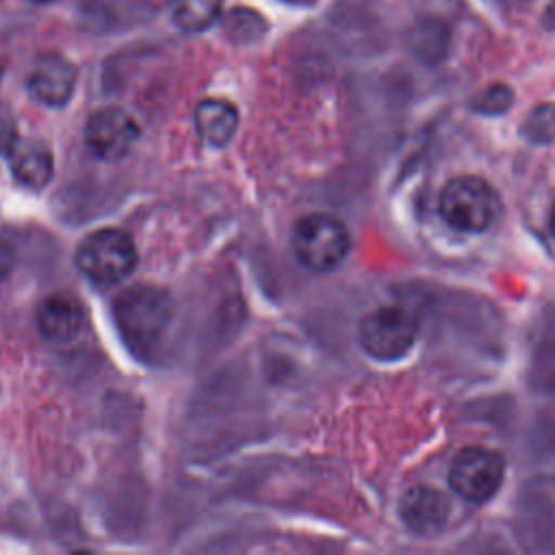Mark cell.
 Returning <instances> with one entry per match:
<instances>
[{
    "instance_id": "17",
    "label": "cell",
    "mask_w": 555,
    "mask_h": 555,
    "mask_svg": "<svg viewBox=\"0 0 555 555\" xmlns=\"http://www.w3.org/2000/svg\"><path fill=\"white\" fill-rule=\"evenodd\" d=\"M33 2H39V4H46V2H54V0H33Z\"/></svg>"
},
{
    "instance_id": "2",
    "label": "cell",
    "mask_w": 555,
    "mask_h": 555,
    "mask_svg": "<svg viewBox=\"0 0 555 555\" xmlns=\"http://www.w3.org/2000/svg\"><path fill=\"white\" fill-rule=\"evenodd\" d=\"M137 258L134 241L117 228H102L87 234L76 249V267L98 286L119 284L134 271Z\"/></svg>"
},
{
    "instance_id": "8",
    "label": "cell",
    "mask_w": 555,
    "mask_h": 555,
    "mask_svg": "<svg viewBox=\"0 0 555 555\" xmlns=\"http://www.w3.org/2000/svg\"><path fill=\"white\" fill-rule=\"evenodd\" d=\"M76 76V67L69 59L59 52H46L33 63L26 76V89L39 104L65 106L74 93Z\"/></svg>"
},
{
    "instance_id": "9",
    "label": "cell",
    "mask_w": 555,
    "mask_h": 555,
    "mask_svg": "<svg viewBox=\"0 0 555 555\" xmlns=\"http://www.w3.org/2000/svg\"><path fill=\"white\" fill-rule=\"evenodd\" d=\"M9 165L15 180L33 191H41L54 176V158L50 147L39 139H13L7 147Z\"/></svg>"
},
{
    "instance_id": "12",
    "label": "cell",
    "mask_w": 555,
    "mask_h": 555,
    "mask_svg": "<svg viewBox=\"0 0 555 555\" xmlns=\"http://www.w3.org/2000/svg\"><path fill=\"white\" fill-rule=\"evenodd\" d=\"M238 126L236 106L221 98H206L195 106V130L206 145L221 147L230 143Z\"/></svg>"
},
{
    "instance_id": "15",
    "label": "cell",
    "mask_w": 555,
    "mask_h": 555,
    "mask_svg": "<svg viewBox=\"0 0 555 555\" xmlns=\"http://www.w3.org/2000/svg\"><path fill=\"white\" fill-rule=\"evenodd\" d=\"M11 269H13V251H11V247L0 238V280H4Z\"/></svg>"
},
{
    "instance_id": "1",
    "label": "cell",
    "mask_w": 555,
    "mask_h": 555,
    "mask_svg": "<svg viewBox=\"0 0 555 555\" xmlns=\"http://www.w3.org/2000/svg\"><path fill=\"white\" fill-rule=\"evenodd\" d=\"M113 321L124 345L141 360L152 358L173 321L169 293L154 284H132L113 299Z\"/></svg>"
},
{
    "instance_id": "4",
    "label": "cell",
    "mask_w": 555,
    "mask_h": 555,
    "mask_svg": "<svg viewBox=\"0 0 555 555\" xmlns=\"http://www.w3.org/2000/svg\"><path fill=\"white\" fill-rule=\"evenodd\" d=\"M440 217L460 232H483L496 215L490 184L477 176L451 178L438 197Z\"/></svg>"
},
{
    "instance_id": "16",
    "label": "cell",
    "mask_w": 555,
    "mask_h": 555,
    "mask_svg": "<svg viewBox=\"0 0 555 555\" xmlns=\"http://www.w3.org/2000/svg\"><path fill=\"white\" fill-rule=\"evenodd\" d=\"M548 225H551V232H553V236H555V202H553V206H551V215H548Z\"/></svg>"
},
{
    "instance_id": "11",
    "label": "cell",
    "mask_w": 555,
    "mask_h": 555,
    "mask_svg": "<svg viewBox=\"0 0 555 555\" xmlns=\"http://www.w3.org/2000/svg\"><path fill=\"white\" fill-rule=\"evenodd\" d=\"M401 516L412 531L434 533L449 518V501L429 488H414L401 501Z\"/></svg>"
},
{
    "instance_id": "6",
    "label": "cell",
    "mask_w": 555,
    "mask_h": 555,
    "mask_svg": "<svg viewBox=\"0 0 555 555\" xmlns=\"http://www.w3.org/2000/svg\"><path fill=\"white\" fill-rule=\"evenodd\" d=\"M505 477V460L486 447L462 449L449 468L451 488L470 503H486L496 494Z\"/></svg>"
},
{
    "instance_id": "10",
    "label": "cell",
    "mask_w": 555,
    "mask_h": 555,
    "mask_svg": "<svg viewBox=\"0 0 555 555\" xmlns=\"http://www.w3.org/2000/svg\"><path fill=\"white\" fill-rule=\"evenodd\" d=\"M37 327L50 343H69L85 327V308L72 295L54 293L37 310Z\"/></svg>"
},
{
    "instance_id": "7",
    "label": "cell",
    "mask_w": 555,
    "mask_h": 555,
    "mask_svg": "<svg viewBox=\"0 0 555 555\" xmlns=\"http://www.w3.org/2000/svg\"><path fill=\"white\" fill-rule=\"evenodd\" d=\"M139 139V124L121 106H104L89 115L85 126V143L89 152L102 160L124 158Z\"/></svg>"
},
{
    "instance_id": "14",
    "label": "cell",
    "mask_w": 555,
    "mask_h": 555,
    "mask_svg": "<svg viewBox=\"0 0 555 555\" xmlns=\"http://www.w3.org/2000/svg\"><path fill=\"white\" fill-rule=\"evenodd\" d=\"M512 100H514V93L507 85H492L475 98L473 106L481 113H503L509 108Z\"/></svg>"
},
{
    "instance_id": "3",
    "label": "cell",
    "mask_w": 555,
    "mask_h": 555,
    "mask_svg": "<svg viewBox=\"0 0 555 555\" xmlns=\"http://www.w3.org/2000/svg\"><path fill=\"white\" fill-rule=\"evenodd\" d=\"M291 247L304 267L323 273L338 267L347 256L349 230L334 215L308 212L295 221Z\"/></svg>"
},
{
    "instance_id": "5",
    "label": "cell",
    "mask_w": 555,
    "mask_h": 555,
    "mask_svg": "<svg viewBox=\"0 0 555 555\" xmlns=\"http://www.w3.org/2000/svg\"><path fill=\"white\" fill-rule=\"evenodd\" d=\"M418 334L416 319L399 306H382L371 310L358 327L360 347L379 362L403 358Z\"/></svg>"
},
{
    "instance_id": "13",
    "label": "cell",
    "mask_w": 555,
    "mask_h": 555,
    "mask_svg": "<svg viewBox=\"0 0 555 555\" xmlns=\"http://www.w3.org/2000/svg\"><path fill=\"white\" fill-rule=\"evenodd\" d=\"M223 0H173V22L189 33L208 28L219 11Z\"/></svg>"
}]
</instances>
